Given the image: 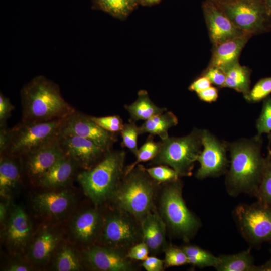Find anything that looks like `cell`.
Returning a JSON list of instances; mask_svg holds the SVG:
<instances>
[{"instance_id":"31","label":"cell","mask_w":271,"mask_h":271,"mask_svg":"<svg viewBox=\"0 0 271 271\" xmlns=\"http://www.w3.org/2000/svg\"><path fill=\"white\" fill-rule=\"evenodd\" d=\"M267 154L262 176L254 195L257 201L271 205V133L268 136Z\"/></svg>"},{"instance_id":"51","label":"cell","mask_w":271,"mask_h":271,"mask_svg":"<svg viewBox=\"0 0 271 271\" xmlns=\"http://www.w3.org/2000/svg\"><path fill=\"white\" fill-rule=\"evenodd\" d=\"M267 13L271 16V0H265Z\"/></svg>"},{"instance_id":"17","label":"cell","mask_w":271,"mask_h":271,"mask_svg":"<svg viewBox=\"0 0 271 271\" xmlns=\"http://www.w3.org/2000/svg\"><path fill=\"white\" fill-rule=\"evenodd\" d=\"M202 9L212 45L247 35L236 27L212 0H205Z\"/></svg>"},{"instance_id":"22","label":"cell","mask_w":271,"mask_h":271,"mask_svg":"<svg viewBox=\"0 0 271 271\" xmlns=\"http://www.w3.org/2000/svg\"><path fill=\"white\" fill-rule=\"evenodd\" d=\"M79 166L69 156L65 154L35 185L49 189H56L66 186L73 179Z\"/></svg>"},{"instance_id":"8","label":"cell","mask_w":271,"mask_h":271,"mask_svg":"<svg viewBox=\"0 0 271 271\" xmlns=\"http://www.w3.org/2000/svg\"><path fill=\"white\" fill-rule=\"evenodd\" d=\"M62 119L42 122L21 121L11 128L10 142L4 154L21 157L52 142L58 136Z\"/></svg>"},{"instance_id":"27","label":"cell","mask_w":271,"mask_h":271,"mask_svg":"<svg viewBox=\"0 0 271 271\" xmlns=\"http://www.w3.org/2000/svg\"><path fill=\"white\" fill-rule=\"evenodd\" d=\"M53 256V267L55 270L76 271L82 268V255L66 243H61Z\"/></svg>"},{"instance_id":"24","label":"cell","mask_w":271,"mask_h":271,"mask_svg":"<svg viewBox=\"0 0 271 271\" xmlns=\"http://www.w3.org/2000/svg\"><path fill=\"white\" fill-rule=\"evenodd\" d=\"M22 170L21 158L11 154L1 155L0 194L10 198V194L19 183Z\"/></svg>"},{"instance_id":"39","label":"cell","mask_w":271,"mask_h":271,"mask_svg":"<svg viewBox=\"0 0 271 271\" xmlns=\"http://www.w3.org/2000/svg\"><path fill=\"white\" fill-rule=\"evenodd\" d=\"M91 118L101 127L109 132L117 133L122 129L124 123L118 115L103 117L91 116Z\"/></svg>"},{"instance_id":"49","label":"cell","mask_w":271,"mask_h":271,"mask_svg":"<svg viewBox=\"0 0 271 271\" xmlns=\"http://www.w3.org/2000/svg\"><path fill=\"white\" fill-rule=\"evenodd\" d=\"M252 271H271V257L268 260L262 264L254 265Z\"/></svg>"},{"instance_id":"53","label":"cell","mask_w":271,"mask_h":271,"mask_svg":"<svg viewBox=\"0 0 271 271\" xmlns=\"http://www.w3.org/2000/svg\"><path fill=\"white\" fill-rule=\"evenodd\" d=\"M214 1H216V0H214Z\"/></svg>"},{"instance_id":"42","label":"cell","mask_w":271,"mask_h":271,"mask_svg":"<svg viewBox=\"0 0 271 271\" xmlns=\"http://www.w3.org/2000/svg\"><path fill=\"white\" fill-rule=\"evenodd\" d=\"M14 106L10 99L2 93L0 94V126L7 125V120L10 117Z\"/></svg>"},{"instance_id":"25","label":"cell","mask_w":271,"mask_h":271,"mask_svg":"<svg viewBox=\"0 0 271 271\" xmlns=\"http://www.w3.org/2000/svg\"><path fill=\"white\" fill-rule=\"evenodd\" d=\"M124 108L130 115L129 120L135 122L139 120L146 121L167 111L166 108L156 105L145 90L139 91L136 100L129 105H125Z\"/></svg>"},{"instance_id":"5","label":"cell","mask_w":271,"mask_h":271,"mask_svg":"<svg viewBox=\"0 0 271 271\" xmlns=\"http://www.w3.org/2000/svg\"><path fill=\"white\" fill-rule=\"evenodd\" d=\"M166 183L160 199L161 217L174 234L187 242L196 234L201 222L185 203L181 180Z\"/></svg>"},{"instance_id":"35","label":"cell","mask_w":271,"mask_h":271,"mask_svg":"<svg viewBox=\"0 0 271 271\" xmlns=\"http://www.w3.org/2000/svg\"><path fill=\"white\" fill-rule=\"evenodd\" d=\"M271 93V77L260 79L244 96L250 103L258 102L263 100Z\"/></svg>"},{"instance_id":"13","label":"cell","mask_w":271,"mask_h":271,"mask_svg":"<svg viewBox=\"0 0 271 271\" xmlns=\"http://www.w3.org/2000/svg\"><path fill=\"white\" fill-rule=\"evenodd\" d=\"M59 133L76 135L90 140L106 151L117 141V133L105 130L90 117L75 111L62 119Z\"/></svg>"},{"instance_id":"36","label":"cell","mask_w":271,"mask_h":271,"mask_svg":"<svg viewBox=\"0 0 271 271\" xmlns=\"http://www.w3.org/2000/svg\"><path fill=\"white\" fill-rule=\"evenodd\" d=\"M257 135L261 136L263 133H271V97L267 96L263 101L262 107L259 117L256 122Z\"/></svg>"},{"instance_id":"28","label":"cell","mask_w":271,"mask_h":271,"mask_svg":"<svg viewBox=\"0 0 271 271\" xmlns=\"http://www.w3.org/2000/svg\"><path fill=\"white\" fill-rule=\"evenodd\" d=\"M218 257L219 263L214 267L218 271H252L255 265L250 248L236 254Z\"/></svg>"},{"instance_id":"26","label":"cell","mask_w":271,"mask_h":271,"mask_svg":"<svg viewBox=\"0 0 271 271\" xmlns=\"http://www.w3.org/2000/svg\"><path fill=\"white\" fill-rule=\"evenodd\" d=\"M178 123L176 116L171 111H165L144 121L139 126L140 134L146 133L157 136L161 140L169 137L168 130Z\"/></svg>"},{"instance_id":"44","label":"cell","mask_w":271,"mask_h":271,"mask_svg":"<svg viewBox=\"0 0 271 271\" xmlns=\"http://www.w3.org/2000/svg\"><path fill=\"white\" fill-rule=\"evenodd\" d=\"M200 100L207 103L216 101L218 97V89L216 87L209 88L197 93Z\"/></svg>"},{"instance_id":"3","label":"cell","mask_w":271,"mask_h":271,"mask_svg":"<svg viewBox=\"0 0 271 271\" xmlns=\"http://www.w3.org/2000/svg\"><path fill=\"white\" fill-rule=\"evenodd\" d=\"M125 152L107 151L92 168L77 176L84 194L95 205L110 199L124 176Z\"/></svg>"},{"instance_id":"23","label":"cell","mask_w":271,"mask_h":271,"mask_svg":"<svg viewBox=\"0 0 271 271\" xmlns=\"http://www.w3.org/2000/svg\"><path fill=\"white\" fill-rule=\"evenodd\" d=\"M248 35L232 39L213 45L212 56L209 67H216L224 72L229 67L239 62L240 53L248 40Z\"/></svg>"},{"instance_id":"1","label":"cell","mask_w":271,"mask_h":271,"mask_svg":"<svg viewBox=\"0 0 271 271\" xmlns=\"http://www.w3.org/2000/svg\"><path fill=\"white\" fill-rule=\"evenodd\" d=\"M262 139L256 135L228 143L230 163L225 184L232 197L245 193L254 196L260 183L265 165L261 153Z\"/></svg>"},{"instance_id":"16","label":"cell","mask_w":271,"mask_h":271,"mask_svg":"<svg viewBox=\"0 0 271 271\" xmlns=\"http://www.w3.org/2000/svg\"><path fill=\"white\" fill-rule=\"evenodd\" d=\"M81 255L83 262L94 270L129 271L134 269L130 258L123 252L105 246H88Z\"/></svg>"},{"instance_id":"7","label":"cell","mask_w":271,"mask_h":271,"mask_svg":"<svg viewBox=\"0 0 271 271\" xmlns=\"http://www.w3.org/2000/svg\"><path fill=\"white\" fill-rule=\"evenodd\" d=\"M231 21L251 37L271 30L265 0H212Z\"/></svg>"},{"instance_id":"46","label":"cell","mask_w":271,"mask_h":271,"mask_svg":"<svg viewBox=\"0 0 271 271\" xmlns=\"http://www.w3.org/2000/svg\"><path fill=\"white\" fill-rule=\"evenodd\" d=\"M11 128L7 125L0 126V154H3L7 150L11 140Z\"/></svg>"},{"instance_id":"11","label":"cell","mask_w":271,"mask_h":271,"mask_svg":"<svg viewBox=\"0 0 271 271\" xmlns=\"http://www.w3.org/2000/svg\"><path fill=\"white\" fill-rule=\"evenodd\" d=\"M202 151L197 161L200 164L195 176L199 179L225 174L230 161L227 159L228 143L221 141L206 129H202Z\"/></svg>"},{"instance_id":"50","label":"cell","mask_w":271,"mask_h":271,"mask_svg":"<svg viewBox=\"0 0 271 271\" xmlns=\"http://www.w3.org/2000/svg\"><path fill=\"white\" fill-rule=\"evenodd\" d=\"M162 0H140V5L152 6L159 3Z\"/></svg>"},{"instance_id":"21","label":"cell","mask_w":271,"mask_h":271,"mask_svg":"<svg viewBox=\"0 0 271 271\" xmlns=\"http://www.w3.org/2000/svg\"><path fill=\"white\" fill-rule=\"evenodd\" d=\"M142 241L149 252L156 254L167 247L166 225L162 217L154 208L141 221Z\"/></svg>"},{"instance_id":"33","label":"cell","mask_w":271,"mask_h":271,"mask_svg":"<svg viewBox=\"0 0 271 271\" xmlns=\"http://www.w3.org/2000/svg\"><path fill=\"white\" fill-rule=\"evenodd\" d=\"M159 146V142L154 141L153 136L150 134L146 142L139 149L136 156V160L125 168L124 176L129 173L141 162L153 160L158 152Z\"/></svg>"},{"instance_id":"30","label":"cell","mask_w":271,"mask_h":271,"mask_svg":"<svg viewBox=\"0 0 271 271\" xmlns=\"http://www.w3.org/2000/svg\"><path fill=\"white\" fill-rule=\"evenodd\" d=\"M93 9L101 10L120 20H124L140 5V0H91Z\"/></svg>"},{"instance_id":"19","label":"cell","mask_w":271,"mask_h":271,"mask_svg":"<svg viewBox=\"0 0 271 271\" xmlns=\"http://www.w3.org/2000/svg\"><path fill=\"white\" fill-rule=\"evenodd\" d=\"M76 199L69 190L52 189L38 193L32 198L34 209L40 215L57 219L69 213L74 207Z\"/></svg>"},{"instance_id":"37","label":"cell","mask_w":271,"mask_h":271,"mask_svg":"<svg viewBox=\"0 0 271 271\" xmlns=\"http://www.w3.org/2000/svg\"><path fill=\"white\" fill-rule=\"evenodd\" d=\"M149 175L158 183H167L179 179L176 171L167 165H159L145 168Z\"/></svg>"},{"instance_id":"6","label":"cell","mask_w":271,"mask_h":271,"mask_svg":"<svg viewBox=\"0 0 271 271\" xmlns=\"http://www.w3.org/2000/svg\"><path fill=\"white\" fill-rule=\"evenodd\" d=\"M202 129L194 128L187 136L169 137L161 140L152 163L167 165L179 177L191 176L194 163L202 149Z\"/></svg>"},{"instance_id":"34","label":"cell","mask_w":271,"mask_h":271,"mask_svg":"<svg viewBox=\"0 0 271 271\" xmlns=\"http://www.w3.org/2000/svg\"><path fill=\"white\" fill-rule=\"evenodd\" d=\"M122 138L121 146L128 148L135 156L138 152V137L140 134L139 126L135 122L129 120L128 123L124 124L120 132Z\"/></svg>"},{"instance_id":"48","label":"cell","mask_w":271,"mask_h":271,"mask_svg":"<svg viewBox=\"0 0 271 271\" xmlns=\"http://www.w3.org/2000/svg\"><path fill=\"white\" fill-rule=\"evenodd\" d=\"M29 264L22 262H13L8 265L5 270L7 271L31 270L32 268Z\"/></svg>"},{"instance_id":"47","label":"cell","mask_w":271,"mask_h":271,"mask_svg":"<svg viewBox=\"0 0 271 271\" xmlns=\"http://www.w3.org/2000/svg\"><path fill=\"white\" fill-rule=\"evenodd\" d=\"M0 203V222L3 225L8 216L10 209V198H2Z\"/></svg>"},{"instance_id":"4","label":"cell","mask_w":271,"mask_h":271,"mask_svg":"<svg viewBox=\"0 0 271 271\" xmlns=\"http://www.w3.org/2000/svg\"><path fill=\"white\" fill-rule=\"evenodd\" d=\"M156 182L145 168L138 165L124 176L111 199L118 209L141 222L154 208Z\"/></svg>"},{"instance_id":"45","label":"cell","mask_w":271,"mask_h":271,"mask_svg":"<svg viewBox=\"0 0 271 271\" xmlns=\"http://www.w3.org/2000/svg\"><path fill=\"white\" fill-rule=\"evenodd\" d=\"M211 83L205 76L201 75L189 86L188 89L196 93L211 86Z\"/></svg>"},{"instance_id":"18","label":"cell","mask_w":271,"mask_h":271,"mask_svg":"<svg viewBox=\"0 0 271 271\" xmlns=\"http://www.w3.org/2000/svg\"><path fill=\"white\" fill-rule=\"evenodd\" d=\"M62 234L58 229L50 226L40 228L33 236L26 251L29 263L42 266L53 257L61 242Z\"/></svg>"},{"instance_id":"14","label":"cell","mask_w":271,"mask_h":271,"mask_svg":"<svg viewBox=\"0 0 271 271\" xmlns=\"http://www.w3.org/2000/svg\"><path fill=\"white\" fill-rule=\"evenodd\" d=\"M58 139L65 154L84 170L93 167L107 151L90 140L74 134L59 133Z\"/></svg>"},{"instance_id":"29","label":"cell","mask_w":271,"mask_h":271,"mask_svg":"<svg viewBox=\"0 0 271 271\" xmlns=\"http://www.w3.org/2000/svg\"><path fill=\"white\" fill-rule=\"evenodd\" d=\"M251 71L247 67L235 64L225 71L226 78L224 87L233 89L245 96L250 90Z\"/></svg>"},{"instance_id":"52","label":"cell","mask_w":271,"mask_h":271,"mask_svg":"<svg viewBox=\"0 0 271 271\" xmlns=\"http://www.w3.org/2000/svg\"><path fill=\"white\" fill-rule=\"evenodd\" d=\"M269 252H270V255H271V248H270V249H269Z\"/></svg>"},{"instance_id":"9","label":"cell","mask_w":271,"mask_h":271,"mask_svg":"<svg viewBox=\"0 0 271 271\" xmlns=\"http://www.w3.org/2000/svg\"><path fill=\"white\" fill-rule=\"evenodd\" d=\"M233 217L244 239L256 247L271 242V205L257 201L240 204L233 211Z\"/></svg>"},{"instance_id":"43","label":"cell","mask_w":271,"mask_h":271,"mask_svg":"<svg viewBox=\"0 0 271 271\" xmlns=\"http://www.w3.org/2000/svg\"><path fill=\"white\" fill-rule=\"evenodd\" d=\"M147 271H161L165 266L164 261L154 256H148L142 263Z\"/></svg>"},{"instance_id":"38","label":"cell","mask_w":271,"mask_h":271,"mask_svg":"<svg viewBox=\"0 0 271 271\" xmlns=\"http://www.w3.org/2000/svg\"><path fill=\"white\" fill-rule=\"evenodd\" d=\"M166 267L177 266L188 264V258L181 248L167 246L164 250Z\"/></svg>"},{"instance_id":"12","label":"cell","mask_w":271,"mask_h":271,"mask_svg":"<svg viewBox=\"0 0 271 271\" xmlns=\"http://www.w3.org/2000/svg\"><path fill=\"white\" fill-rule=\"evenodd\" d=\"M3 237L13 254L26 252L33 237L32 222L22 207L13 204L3 225Z\"/></svg>"},{"instance_id":"20","label":"cell","mask_w":271,"mask_h":271,"mask_svg":"<svg viewBox=\"0 0 271 271\" xmlns=\"http://www.w3.org/2000/svg\"><path fill=\"white\" fill-rule=\"evenodd\" d=\"M102 217L98 210L95 208H87L76 213L69 224L71 238L81 245L87 247L92 245L98 240Z\"/></svg>"},{"instance_id":"41","label":"cell","mask_w":271,"mask_h":271,"mask_svg":"<svg viewBox=\"0 0 271 271\" xmlns=\"http://www.w3.org/2000/svg\"><path fill=\"white\" fill-rule=\"evenodd\" d=\"M149 252L148 246L142 241L131 247L126 255L131 259L144 261L148 257Z\"/></svg>"},{"instance_id":"2","label":"cell","mask_w":271,"mask_h":271,"mask_svg":"<svg viewBox=\"0 0 271 271\" xmlns=\"http://www.w3.org/2000/svg\"><path fill=\"white\" fill-rule=\"evenodd\" d=\"M21 98L24 122L62 119L76 111L63 98L59 86L42 75L23 86Z\"/></svg>"},{"instance_id":"10","label":"cell","mask_w":271,"mask_h":271,"mask_svg":"<svg viewBox=\"0 0 271 271\" xmlns=\"http://www.w3.org/2000/svg\"><path fill=\"white\" fill-rule=\"evenodd\" d=\"M128 213L118 209L102 217L99 238L102 245L124 252L142 239L141 223Z\"/></svg>"},{"instance_id":"15","label":"cell","mask_w":271,"mask_h":271,"mask_svg":"<svg viewBox=\"0 0 271 271\" xmlns=\"http://www.w3.org/2000/svg\"><path fill=\"white\" fill-rule=\"evenodd\" d=\"M65 154L57 137L39 149L21 156L22 170L30 181L35 184Z\"/></svg>"},{"instance_id":"40","label":"cell","mask_w":271,"mask_h":271,"mask_svg":"<svg viewBox=\"0 0 271 271\" xmlns=\"http://www.w3.org/2000/svg\"><path fill=\"white\" fill-rule=\"evenodd\" d=\"M201 75L205 76L211 84L219 88H223L225 81V72L216 67H209L203 72Z\"/></svg>"},{"instance_id":"32","label":"cell","mask_w":271,"mask_h":271,"mask_svg":"<svg viewBox=\"0 0 271 271\" xmlns=\"http://www.w3.org/2000/svg\"><path fill=\"white\" fill-rule=\"evenodd\" d=\"M181 248L187 256L188 264L193 266L199 268L214 267L219 263V257L198 246L187 245Z\"/></svg>"}]
</instances>
